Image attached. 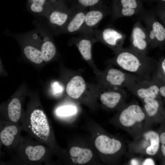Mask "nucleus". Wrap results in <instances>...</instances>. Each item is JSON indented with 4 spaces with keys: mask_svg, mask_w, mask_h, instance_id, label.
<instances>
[{
    "mask_svg": "<svg viewBox=\"0 0 165 165\" xmlns=\"http://www.w3.org/2000/svg\"><path fill=\"white\" fill-rule=\"evenodd\" d=\"M109 61L123 70L143 79H152L154 74V61L147 55L139 53L129 47L123 48Z\"/></svg>",
    "mask_w": 165,
    "mask_h": 165,
    "instance_id": "f257e3e1",
    "label": "nucleus"
},
{
    "mask_svg": "<svg viewBox=\"0 0 165 165\" xmlns=\"http://www.w3.org/2000/svg\"><path fill=\"white\" fill-rule=\"evenodd\" d=\"M22 129L37 141L51 149L54 148L53 137L50 123L44 111L35 109L22 118Z\"/></svg>",
    "mask_w": 165,
    "mask_h": 165,
    "instance_id": "f03ea898",
    "label": "nucleus"
},
{
    "mask_svg": "<svg viewBox=\"0 0 165 165\" xmlns=\"http://www.w3.org/2000/svg\"><path fill=\"white\" fill-rule=\"evenodd\" d=\"M48 148L38 141L26 140L20 137L14 148L20 160L28 162L38 163L47 159Z\"/></svg>",
    "mask_w": 165,
    "mask_h": 165,
    "instance_id": "7ed1b4c3",
    "label": "nucleus"
},
{
    "mask_svg": "<svg viewBox=\"0 0 165 165\" xmlns=\"http://www.w3.org/2000/svg\"><path fill=\"white\" fill-rule=\"evenodd\" d=\"M73 10L72 7H68L64 1L49 2L44 16L49 24L56 31V35L66 24Z\"/></svg>",
    "mask_w": 165,
    "mask_h": 165,
    "instance_id": "20e7f679",
    "label": "nucleus"
},
{
    "mask_svg": "<svg viewBox=\"0 0 165 165\" xmlns=\"http://www.w3.org/2000/svg\"><path fill=\"white\" fill-rule=\"evenodd\" d=\"M93 36L97 42H100L116 53L123 48L126 35L111 25L102 29H95Z\"/></svg>",
    "mask_w": 165,
    "mask_h": 165,
    "instance_id": "39448f33",
    "label": "nucleus"
},
{
    "mask_svg": "<svg viewBox=\"0 0 165 165\" xmlns=\"http://www.w3.org/2000/svg\"><path fill=\"white\" fill-rule=\"evenodd\" d=\"M143 79L136 75L113 67H108L103 75L104 85L116 88H126Z\"/></svg>",
    "mask_w": 165,
    "mask_h": 165,
    "instance_id": "423d86ee",
    "label": "nucleus"
},
{
    "mask_svg": "<svg viewBox=\"0 0 165 165\" xmlns=\"http://www.w3.org/2000/svg\"><path fill=\"white\" fill-rule=\"evenodd\" d=\"M110 7L113 20L122 17L139 16L144 11L141 0H112Z\"/></svg>",
    "mask_w": 165,
    "mask_h": 165,
    "instance_id": "0eeeda50",
    "label": "nucleus"
},
{
    "mask_svg": "<svg viewBox=\"0 0 165 165\" xmlns=\"http://www.w3.org/2000/svg\"><path fill=\"white\" fill-rule=\"evenodd\" d=\"M146 117L143 108L137 103L132 102L123 106L119 116V121L123 126L130 129L141 124Z\"/></svg>",
    "mask_w": 165,
    "mask_h": 165,
    "instance_id": "6e6552de",
    "label": "nucleus"
},
{
    "mask_svg": "<svg viewBox=\"0 0 165 165\" xmlns=\"http://www.w3.org/2000/svg\"><path fill=\"white\" fill-rule=\"evenodd\" d=\"M110 7L106 3L89 8L86 12L83 26L78 34L93 35L94 30L101 20L107 15H110Z\"/></svg>",
    "mask_w": 165,
    "mask_h": 165,
    "instance_id": "1a4fd4ad",
    "label": "nucleus"
},
{
    "mask_svg": "<svg viewBox=\"0 0 165 165\" xmlns=\"http://www.w3.org/2000/svg\"><path fill=\"white\" fill-rule=\"evenodd\" d=\"M139 16L145 25L149 38L150 49L155 46L157 41L161 42L165 40V28L160 23L154 20L152 11L144 10Z\"/></svg>",
    "mask_w": 165,
    "mask_h": 165,
    "instance_id": "9d476101",
    "label": "nucleus"
},
{
    "mask_svg": "<svg viewBox=\"0 0 165 165\" xmlns=\"http://www.w3.org/2000/svg\"><path fill=\"white\" fill-rule=\"evenodd\" d=\"M129 47L135 51L147 55L150 49L148 33L145 27L142 25L141 20H138L132 28Z\"/></svg>",
    "mask_w": 165,
    "mask_h": 165,
    "instance_id": "9b49d317",
    "label": "nucleus"
},
{
    "mask_svg": "<svg viewBox=\"0 0 165 165\" xmlns=\"http://www.w3.org/2000/svg\"><path fill=\"white\" fill-rule=\"evenodd\" d=\"M104 91L100 96L102 104L110 109L124 105L127 93L124 88H116L104 85Z\"/></svg>",
    "mask_w": 165,
    "mask_h": 165,
    "instance_id": "f8f14e48",
    "label": "nucleus"
},
{
    "mask_svg": "<svg viewBox=\"0 0 165 165\" xmlns=\"http://www.w3.org/2000/svg\"><path fill=\"white\" fill-rule=\"evenodd\" d=\"M35 43L40 45L44 61L47 62L52 59L56 53L55 45L50 36L41 31H36L28 35Z\"/></svg>",
    "mask_w": 165,
    "mask_h": 165,
    "instance_id": "ddd939ff",
    "label": "nucleus"
},
{
    "mask_svg": "<svg viewBox=\"0 0 165 165\" xmlns=\"http://www.w3.org/2000/svg\"><path fill=\"white\" fill-rule=\"evenodd\" d=\"M71 7L73 10L72 14L66 24L57 35L78 33L82 28L88 8L73 5Z\"/></svg>",
    "mask_w": 165,
    "mask_h": 165,
    "instance_id": "4468645a",
    "label": "nucleus"
},
{
    "mask_svg": "<svg viewBox=\"0 0 165 165\" xmlns=\"http://www.w3.org/2000/svg\"><path fill=\"white\" fill-rule=\"evenodd\" d=\"M97 42L93 35L88 34H79L78 37H72L70 40V43L77 47L82 58L90 64L93 63L92 48Z\"/></svg>",
    "mask_w": 165,
    "mask_h": 165,
    "instance_id": "2eb2a0df",
    "label": "nucleus"
},
{
    "mask_svg": "<svg viewBox=\"0 0 165 165\" xmlns=\"http://www.w3.org/2000/svg\"><path fill=\"white\" fill-rule=\"evenodd\" d=\"M9 122L1 129L0 139L2 144L7 148H14L17 145L19 139L20 134L22 129L18 125Z\"/></svg>",
    "mask_w": 165,
    "mask_h": 165,
    "instance_id": "dca6fc26",
    "label": "nucleus"
},
{
    "mask_svg": "<svg viewBox=\"0 0 165 165\" xmlns=\"http://www.w3.org/2000/svg\"><path fill=\"white\" fill-rule=\"evenodd\" d=\"M94 143L97 149L101 153L105 155L116 153L119 151L122 146L119 141L104 135L97 136Z\"/></svg>",
    "mask_w": 165,
    "mask_h": 165,
    "instance_id": "f3484780",
    "label": "nucleus"
},
{
    "mask_svg": "<svg viewBox=\"0 0 165 165\" xmlns=\"http://www.w3.org/2000/svg\"><path fill=\"white\" fill-rule=\"evenodd\" d=\"M86 85L84 80L81 76L73 77L68 83L66 92L70 97L75 99L79 98L85 92Z\"/></svg>",
    "mask_w": 165,
    "mask_h": 165,
    "instance_id": "a211bd4d",
    "label": "nucleus"
},
{
    "mask_svg": "<svg viewBox=\"0 0 165 165\" xmlns=\"http://www.w3.org/2000/svg\"><path fill=\"white\" fill-rule=\"evenodd\" d=\"M69 153L72 162L80 164L88 162L91 159L93 155L90 150L76 146L71 148Z\"/></svg>",
    "mask_w": 165,
    "mask_h": 165,
    "instance_id": "6ab92c4d",
    "label": "nucleus"
},
{
    "mask_svg": "<svg viewBox=\"0 0 165 165\" xmlns=\"http://www.w3.org/2000/svg\"><path fill=\"white\" fill-rule=\"evenodd\" d=\"M158 97L150 96L140 99L143 104V108L147 117H153L158 112L160 105Z\"/></svg>",
    "mask_w": 165,
    "mask_h": 165,
    "instance_id": "aec40b11",
    "label": "nucleus"
},
{
    "mask_svg": "<svg viewBox=\"0 0 165 165\" xmlns=\"http://www.w3.org/2000/svg\"><path fill=\"white\" fill-rule=\"evenodd\" d=\"M21 105L19 100L17 98H13L8 106V117L9 121L17 123L21 118Z\"/></svg>",
    "mask_w": 165,
    "mask_h": 165,
    "instance_id": "412c9836",
    "label": "nucleus"
},
{
    "mask_svg": "<svg viewBox=\"0 0 165 165\" xmlns=\"http://www.w3.org/2000/svg\"><path fill=\"white\" fill-rule=\"evenodd\" d=\"M144 137L149 142V145L145 149L146 153L150 156L155 155L159 146L160 139L159 135L156 132L151 130L145 133Z\"/></svg>",
    "mask_w": 165,
    "mask_h": 165,
    "instance_id": "4be33fe9",
    "label": "nucleus"
},
{
    "mask_svg": "<svg viewBox=\"0 0 165 165\" xmlns=\"http://www.w3.org/2000/svg\"><path fill=\"white\" fill-rule=\"evenodd\" d=\"M23 51L26 57L33 63L39 64L44 61L40 50L32 45H26Z\"/></svg>",
    "mask_w": 165,
    "mask_h": 165,
    "instance_id": "5701e85b",
    "label": "nucleus"
},
{
    "mask_svg": "<svg viewBox=\"0 0 165 165\" xmlns=\"http://www.w3.org/2000/svg\"><path fill=\"white\" fill-rule=\"evenodd\" d=\"M49 2H47V0H28L29 9L34 14L44 16Z\"/></svg>",
    "mask_w": 165,
    "mask_h": 165,
    "instance_id": "b1692460",
    "label": "nucleus"
},
{
    "mask_svg": "<svg viewBox=\"0 0 165 165\" xmlns=\"http://www.w3.org/2000/svg\"><path fill=\"white\" fill-rule=\"evenodd\" d=\"M72 5L86 8L95 7L105 4L104 0H72Z\"/></svg>",
    "mask_w": 165,
    "mask_h": 165,
    "instance_id": "393cba45",
    "label": "nucleus"
},
{
    "mask_svg": "<svg viewBox=\"0 0 165 165\" xmlns=\"http://www.w3.org/2000/svg\"><path fill=\"white\" fill-rule=\"evenodd\" d=\"M76 108L73 105H66L59 108L57 110V115L61 116H68L75 114L77 112Z\"/></svg>",
    "mask_w": 165,
    "mask_h": 165,
    "instance_id": "a878e982",
    "label": "nucleus"
},
{
    "mask_svg": "<svg viewBox=\"0 0 165 165\" xmlns=\"http://www.w3.org/2000/svg\"><path fill=\"white\" fill-rule=\"evenodd\" d=\"M160 139L161 144V151L163 156H165V132L160 134Z\"/></svg>",
    "mask_w": 165,
    "mask_h": 165,
    "instance_id": "bb28decb",
    "label": "nucleus"
},
{
    "mask_svg": "<svg viewBox=\"0 0 165 165\" xmlns=\"http://www.w3.org/2000/svg\"><path fill=\"white\" fill-rule=\"evenodd\" d=\"M52 89L54 94H57L62 93L63 88L57 82H54L52 85Z\"/></svg>",
    "mask_w": 165,
    "mask_h": 165,
    "instance_id": "cd10ccee",
    "label": "nucleus"
},
{
    "mask_svg": "<svg viewBox=\"0 0 165 165\" xmlns=\"http://www.w3.org/2000/svg\"><path fill=\"white\" fill-rule=\"evenodd\" d=\"M142 165H154L155 163L154 160L151 158L146 159L142 163Z\"/></svg>",
    "mask_w": 165,
    "mask_h": 165,
    "instance_id": "c85d7f7f",
    "label": "nucleus"
},
{
    "mask_svg": "<svg viewBox=\"0 0 165 165\" xmlns=\"http://www.w3.org/2000/svg\"><path fill=\"white\" fill-rule=\"evenodd\" d=\"M160 95L165 97V83L160 86H158Z\"/></svg>",
    "mask_w": 165,
    "mask_h": 165,
    "instance_id": "c756f323",
    "label": "nucleus"
},
{
    "mask_svg": "<svg viewBox=\"0 0 165 165\" xmlns=\"http://www.w3.org/2000/svg\"><path fill=\"white\" fill-rule=\"evenodd\" d=\"M130 164L132 165H137L140 164V163L137 159H133L130 161Z\"/></svg>",
    "mask_w": 165,
    "mask_h": 165,
    "instance_id": "7c9ffc66",
    "label": "nucleus"
},
{
    "mask_svg": "<svg viewBox=\"0 0 165 165\" xmlns=\"http://www.w3.org/2000/svg\"><path fill=\"white\" fill-rule=\"evenodd\" d=\"M50 0V1H51V2H54V1H64V0Z\"/></svg>",
    "mask_w": 165,
    "mask_h": 165,
    "instance_id": "2f4dec72",
    "label": "nucleus"
},
{
    "mask_svg": "<svg viewBox=\"0 0 165 165\" xmlns=\"http://www.w3.org/2000/svg\"><path fill=\"white\" fill-rule=\"evenodd\" d=\"M149 1H150V2H152V1H153V0H148ZM161 1H163V2H165V0H160Z\"/></svg>",
    "mask_w": 165,
    "mask_h": 165,
    "instance_id": "473e14b6",
    "label": "nucleus"
},
{
    "mask_svg": "<svg viewBox=\"0 0 165 165\" xmlns=\"http://www.w3.org/2000/svg\"><path fill=\"white\" fill-rule=\"evenodd\" d=\"M145 1H147V0H145Z\"/></svg>",
    "mask_w": 165,
    "mask_h": 165,
    "instance_id": "72a5a7b5",
    "label": "nucleus"
}]
</instances>
